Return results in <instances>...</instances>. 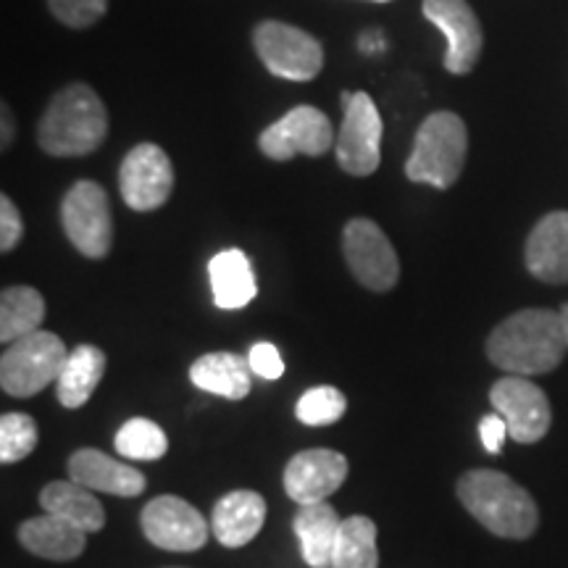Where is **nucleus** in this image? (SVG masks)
Wrapping results in <instances>:
<instances>
[{"label": "nucleus", "instance_id": "obj_14", "mask_svg": "<svg viewBox=\"0 0 568 568\" xmlns=\"http://www.w3.org/2000/svg\"><path fill=\"white\" fill-rule=\"evenodd\" d=\"M424 17L445 34V69L450 74H468L479 63L481 24L466 0H424Z\"/></svg>", "mask_w": 568, "mask_h": 568}, {"label": "nucleus", "instance_id": "obj_36", "mask_svg": "<svg viewBox=\"0 0 568 568\" xmlns=\"http://www.w3.org/2000/svg\"><path fill=\"white\" fill-rule=\"evenodd\" d=\"M376 3H387V0H376Z\"/></svg>", "mask_w": 568, "mask_h": 568}, {"label": "nucleus", "instance_id": "obj_10", "mask_svg": "<svg viewBox=\"0 0 568 568\" xmlns=\"http://www.w3.org/2000/svg\"><path fill=\"white\" fill-rule=\"evenodd\" d=\"M335 130L329 116L314 105H295L293 111L276 119L258 138V148L266 159L290 161L295 155H324L335 148Z\"/></svg>", "mask_w": 568, "mask_h": 568}, {"label": "nucleus", "instance_id": "obj_3", "mask_svg": "<svg viewBox=\"0 0 568 568\" xmlns=\"http://www.w3.org/2000/svg\"><path fill=\"white\" fill-rule=\"evenodd\" d=\"M458 500L487 531L506 539H527L539 527V508L527 489L493 468L466 471L456 485Z\"/></svg>", "mask_w": 568, "mask_h": 568}, {"label": "nucleus", "instance_id": "obj_21", "mask_svg": "<svg viewBox=\"0 0 568 568\" xmlns=\"http://www.w3.org/2000/svg\"><path fill=\"white\" fill-rule=\"evenodd\" d=\"M190 379L203 393L222 395L226 400H243L251 393L253 368L243 355L209 353L201 355L190 368Z\"/></svg>", "mask_w": 568, "mask_h": 568}, {"label": "nucleus", "instance_id": "obj_4", "mask_svg": "<svg viewBox=\"0 0 568 568\" xmlns=\"http://www.w3.org/2000/svg\"><path fill=\"white\" fill-rule=\"evenodd\" d=\"M466 153L468 132L464 119L453 111H437L418 126L414 151L406 163V176L410 182L447 190L464 172Z\"/></svg>", "mask_w": 568, "mask_h": 568}, {"label": "nucleus", "instance_id": "obj_28", "mask_svg": "<svg viewBox=\"0 0 568 568\" xmlns=\"http://www.w3.org/2000/svg\"><path fill=\"white\" fill-rule=\"evenodd\" d=\"M347 410V400L345 395L339 393L337 387L322 385V387H311L301 400H297L295 414L303 424L308 426H326L335 424L345 416Z\"/></svg>", "mask_w": 568, "mask_h": 568}, {"label": "nucleus", "instance_id": "obj_23", "mask_svg": "<svg viewBox=\"0 0 568 568\" xmlns=\"http://www.w3.org/2000/svg\"><path fill=\"white\" fill-rule=\"evenodd\" d=\"M84 535L82 529L71 527L63 518L45 514L30 518L19 527V542L24 545L32 556L48 560H74L84 552Z\"/></svg>", "mask_w": 568, "mask_h": 568}, {"label": "nucleus", "instance_id": "obj_7", "mask_svg": "<svg viewBox=\"0 0 568 568\" xmlns=\"http://www.w3.org/2000/svg\"><path fill=\"white\" fill-rule=\"evenodd\" d=\"M61 224L69 243L84 258H105L113 245V216L109 193L98 182L71 184L61 203Z\"/></svg>", "mask_w": 568, "mask_h": 568}, {"label": "nucleus", "instance_id": "obj_9", "mask_svg": "<svg viewBox=\"0 0 568 568\" xmlns=\"http://www.w3.org/2000/svg\"><path fill=\"white\" fill-rule=\"evenodd\" d=\"M382 124L376 103L368 92H353L345 103V119L335 140L339 169L353 176H368L379 169L382 161Z\"/></svg>", "mask_w": 568, "mask_h": 568}, {"label": "nucleus", "instance_id": "obj_8", "mask_svg": "<svg viewBox=\"0 0 568 568\" xmlns=\"http://www.w3.org/2000/svg\"><path fill=\"white\" fill-rule=\"evenodd\" d=\"M343 253L355 280L372 293H389L400 280V261L387 234L368 219H353L343 230Z\"/></svg>", "mask_w": 568, "mask_h": 568}, {"label": "nucleus", "instance_id": "obj_15", "mask_svg": "<svg viewBox=\"0 0 568 568\" xmlns=\"http://www.w3.org/2000/svg\"><path fill=\"white\" fill-rule=\"evenodd\" d=\"M347 471L351 466L343 453L329 450V447H314V450L297 453L284 468V489L297 506L324 503L345 485Z\"/></svg>", "mask_w": 568, "mask_h": 568}, {"label": "nucleus", "instance_id": "obj_13", "mask_svg": "<svg viewBox=\"0 0 568 568\" xmlns=\"http://www.w3.org/2000/svg\"><path fill=\"white\" fill-rule=\"evenodd\" d=\"M142 531L161 550L193 552L209 542V524L201 510L176 495H161L142 508Z\"/></svg>", "mask_w": 568, "mask_h": 568}, {"label": "nucleus", "instance_id": "obj_26", "mask_svg": "<svg viewBox=\"0 0 568 568\" xmlns=\"http://www.w3.org/2000/svg\"><path fill=\"white\" fill-rule=\"evenodd\" d=\"M332 568H379L376 524L366 516L345 518L332 556Z\"/></svg>", "mask_w": 568, "mask_h": 568}, {"label": "nucleus", "instance_id": "obj_35", "mask_svg": "<svg viewBox=\"0 0 568 568\" xmlns=\"http://www.w3.org/2000/svg\"><path fill=\"white\" fill-rule=\"evenodd\" d=\"M560 324H564V335H566V345H568V303L560 308Z\"/></svg>", "mask_w": 568, "mask_h": 568}, {"label": "nucleus", "instance_id": "obj_12", "mask_svg": "<svg viewBox=\"0 0 568 568\" xmlns=\"http://www.w3.org/2000/svg\"><path fill=\"white\" fill-rule=\"evenodd\" d=\"M174 190V166L163 148L140 142L124 155L119 169V193L132 211H155Z\"/></svg>", "mask_w": 568, "mask_h": 568}, {"label": "nucleus", "instance_id": "obj_2", "mask_svg": "<svg viewBox=\"0 0 568 568\" xmlns=\"http://www.w3.org/2000/svg\"><path fill=\"white\" fill-rule=\"evenodd\" d=\"M109 111L98 92L84 82H71L53 95L38 124V142L55 159H77L103 145Z\"/></svg>", "mask_w": 568, "mask_h": 568}, {"label": "nucleus", "instance_id": "obj_25", "mask_svg": "<svg viewBox=\"0 0 568 568\" xmlns=\"http://www.w3.org/2000/svg\"><path fill=\"white\" fill-rule=\"evenodd\" d=\"M45 318V301L34 287H6L0 295V339L6 345L32 335Z\"/></svg>", "mask_w": 568, "mask_h": 568}, {"label": "nucleus", "instance_id": "obj_5", "mask_svg": "<svg viewBox=\"0 0 568 568\" xmlns=\"http://www.w3.org/2000/svg\"><path fill=\"white\" fill-rule=\"evenodd\" d=\"M69 351L63 339L53 332H32L6 347L0 358V387L6 395L32 397L45 389L67 366Z\"/></svg>", "mask_w": 568, "mask_h": 568}, {"label": "nucleus", "instance_id": "obj_30", "mask_svg": "<svg viewBox=\"0 0 568 568\" xmlns=\"http://www.w3.org/2000/svg\"><path fill=\"white\" fill-rule=\"evenodd\" d=\"M48 9L61 24L71 30H84L92 27L98 19H103L109 0H48Z\"/></svg>", "mask_w": 568, "mask_h": 568}, {"label": "nucleus", "instance_id": "obj_17", "mask_svg": "<svg viewBox=\"0 0 568 568\" xmlns=\"http://www.w3.org/2000/svg\"><path fill=\"white\" fill-rule=\"evenodd\" d=\"M69 477L92 493H109L119 497H138L145 489V477L130 464H119L111 456L92 447H82L69 458Z\"/></svg>", "mask_w": 568, "mask_h": 568}, {"label": "nucleus", "instance_id": "obj_22", "mask_svg": "<svg viewBox=\"0 0 568 568\" xmlns=\"http://www.w3.org/2000/svg\"><path fill=\"white\" fill-rule=\"evenodd\" d=\"M40 506L45 508V514L63 518L71 527L82 529L84 535H92V531H101L105 527V510L98 503L95 493L71 479L51 481V485L42 487Z\"/></svg>", "mask_w": 568, "mask_h": 568}, {"label": "nucleus", "instance_id": "obj_16", "mask_svg": "<svg viewBox=\"0 0 568 568\" xmlns=\"http://www.w3.org/2000/svg\"><path fill=\"white\" fill-rule=\"evenodd\" d=\"M524 261L539 282L568 284V211L539 219L524 247Z\"/></svg>", "mask_w": 568, "mask_h": 568}, {"label": "nucleus", "instance_id": "obj_18", "mask_svg": "<svg viewBox=\"0 0 568 568\" xmlns=\"http://www.w3.org/2000/svg\"><path fill=\"white\" fill-rule=\"evenodd\" d=\"M266 521V503L255 489H234L213 506L211 531L224 548H243Z\"/></svg>", "mask_w": 568, "mask_h": 568}, {"label": "nucleus", "instance_id": "obj_11", "mask_svg": "<svg viewBox=\"0 0 568 568\" xmlns=\"http://www.w3.org/2000/svg\"><path fill=\"white\" fill-rule=\"evenodd\" d=\"M489 403L495 414H500L508 424L510 439L521 445H535L550 432L552 410L548 395L535 382L524 376H503L489 389Z\"/></svg>", "mask_w": 568, "mask_h": 568}, {"label": "nucleus", "instance_id": "obj_31", "mask_svg": "<svg viewBox=\"0 0 568 568\" xmlns=\"http://www.w3.org/2000/svg\"><path fill=\"white\" fill-rule=\"evenodd\" d=\"M247 364H251L253 374L261 376V379H280L284 374V361L280 351H276V345L272 343H255L251 347V353H247Z\"/></svg>", "mask_w": 568, "mask_h": 568}, {"label": "nucleus", "instance_id": "obj_1", "mask_svg": "<svg viewBox=\"0 0 568 568\" xmlns=\"http://www.w3.org/2000/svg\"><path fill=\"white\" fill-rule=\"evenodd\" d=\"M568 351L560 314L550 308H527L497 324L487 339V358L514 376L548 374L560 366Z\"/></svg>", "mask_w": 568, "mask_h": 568}, {"label": "nucleus", "instance_id": "obj_27", "mask_svg": "<svg viewBox=\"0 0 568 568\" xmlns=\"http://www.w3.org/2000/svg\"><path fill=\"white\" fill-rule=\"evenodd\" d=\"M116 453L126 460H159L166 456L169 439L166 432L151 418H130L116 432Z\"/></svg>", "mask_w": 568, "mask_h": 568}, {"label": "nucleus", "instance_id": "obj_32", "mask_svg": "<svg viewBox=\"0 0 568 568\" xmlns=\"http://www.w3.org/2000/svg\"><path fill=\"white\" fill-rule=\"evenodd\" d=\"M21 234H24V222H21L19 209L9 195H0V251L11 253L19 245Z\"/></svg>", "mask_w": 568, "mask_h": 568}, {"label": "nucleus", "instance_id": "obj_19", "mask_svg": "<svg viewBox=\"0 0 568 568\" xmlns=\"http://www.w3.org/2000/svg\"><path fill=\"white\" fill-rule=\"evenodd\" d=\"M339 527H343V518L337 516V510L326 500L297 508L293 529L297 539H301L305 564L311 568H332Z\"/></svg>", "mask_w": 568, "mask_h": 568}, {"label": "nucleus", "instance_id": "obj_20", "mask_svg": "<svg viewBox=\"0 0 568 568\" xmlns=\"http://www.w3.org/2000/svg\"><path fill=\"white\" fill-rule=\"evenodd\" d=\"M209 280L213 290V303L224 311L245 308L258 293L251 258L237 247L222 251L211 258Z\"/></svg>", "mask_w": 568, "mask_h": 568}, {"label": "nucleus", "instance_id": "obj_24", "mask_svg": "<svg viewBox=\"0 0 568 568\" xmlns=\"http://www.w3.org/2000/svg\"><path fill=\"white\" fill-rule=\"evenodd\" d=\"M105 374V353L95 345H77L59 376V400L63 408H82Z\"/></svg>", "mask_w": 568, "mask_h": 568}, {"label": "nucleus", "instance_id": "obj_33", "mask_svg": "<svg viewBox=\"0 0 568 568\" xmlns=\"http://www.w3.org/2000/svg\"><path fill=\"white\" fill-rule=\"evenodd\" d=\"M479 437H481V445H485L487 453H493V456H495V453H500L503 443H506V437H510L506 418H503L500 414L481 416Z\"/></svg>", "mask_w": 568, "mask_h": 568}, {"label": "nucleus", "instance_id": "obj_34", "mask_svg": "<svg viewBox=\"0 0 568 568\" xmlns=\"http://www.w3.org/2000/svg\"><path fill=\"white\" fill-rule=\"evenodd\" d=\"M3 151H9L11 142H13V116L9 111V105H3Z\"/></svg>", "mask_w": 568, "mask_h": 568}, {"label": "nucleus", "instance_id": "obj_29", "mask_svg": "<svg viewBox=\"0 0 568 568\" xmlns=\"http://www.w3.org/2000/svg\"><path fill=\"white\" fill-rule=\"evenodd\" d=\"M38 445V424L27 414H6L0 418V460L17 464Z\"/></svg>", "mask_w": 568, "mask_h": 568}, {"label": "nucleus", "instance_id": "obj_6", "mask_svg": "<svg viewBox=\"0 0 568 568\" xmlns=\"http://www.w3.org/2000/svg\"><path fill=\"white\" fill-rule=\"evenodd\" d=\"M253 45L264 67L280 80L308 82L324 67L322 42L284 21H261L253 32Z\"/></svg>", "mask_w": 568, "mask_h": 568}]
</instances>
